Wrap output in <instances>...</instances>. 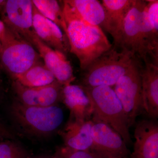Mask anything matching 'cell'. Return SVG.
I'll return each instance as SVG.
<instances>
[{
  "label": "cell",
  "mask_w": 158,
  "mask_h": 158,
  "mask_svg": "<svg viewBox=\"0 0 158 158\" xmlns=\"http://www.w3.org/2000/svg\"><path fill=\"white\" fill-rule=\"evenodd\" d=\"M3 69L2 68V67H1V65H0V73H1V72H2V71H3ZM1 79H0V90H1Z\"/></svg>",
  "instance_id": "484cf974"
},
{
  "label": "cell",
  "mask_w": 158,
  "mask_h": 158,
  "mask_svg": "<svg viewBox=\"0 0 158 158\" xmlns=\"http://www.w3.org/2000/svg\"><path fill=\"white\" fill-rule=\"evenodd\" d=\"M33 6L30 0H7L0 9L2 20L7 27L31 44L36 34L33 27Z\"/></svg>",
  "instance_id": "52a82bcc"
},
{
  "label": "cell",
  "mask_w": 158,
  "mask_h": 158,
  "mask_svg": "<svg viewBox=\"0 0 158 158\" xmlns=\"http://www.w3.org/2000/svg\"><path fill=\"white\" fill-rule=\"evenodd\" d=\"M35 8L44 16L55 23L65 32L66 26L62 9L55 0H33Z\"/></svg>",
  "instance_id": "ffe728a7"
},
{
  "label": "cell",
  "mask_w": 158,
  "mask_h": 158,
  "mask_svg": "<svg viewBox=\"0 0 158 158\" xmlns=\"http://www.w3.org/2000/svg\"><path fill=\"white\" fill-rule=\"evenodd\" d=\"M15 122L25 133L33 135L47 136L58 130L64 120L62 108L57 105L48 107L33 106L18 101L10 107Z\"/></svg>",
  "instance_id": "277c9868"
},
{
  "label": "cell",
  "mask_w": 158,
  "mask_h": 158,
  "mask_svg": "<svg viewBox=\"0 0 158 158\" xmlns=\"http://www.w3.org/2000/svg\"><path fill=\"white\" fill-rule=\"evenodd\" d=\"M62 8L69 51L76 56L84 70L102 54L113 47L102 29L86 22L72 6L63 1Z\"/></svg>",
  "instance_id": "6da1fadb"
},
{
  "label": "cell",
  "mask_w": 158,
  "mask_h": 158,
  "mask_svg": "<svg viewBox=\"0 0 158 158\" xmlns=\"http://www.w3.org/2000/svg\"><path fill=\"white\" fill-rule=\"evenodd\" d=\"M92 122V144L89 152L94 157L129 158V150L118 133L101 122Z\"/></svg>",
  "instance_id": "ba28073f"
},
{
  "label": "cell",
  "mask_w": 158,
  "mask_h": 158,
  "mask_svg": "<svg viewBox=\"0 0 158 158\" xmlns=\"http://www.w3.org/2000/svg\"><path fill=\"white\" fill-rule=\"evenodd\" d=\"M13 87L23 104L33 106L48 107L57 105L62 100L63 86L56 81L52 84L36 88H28L13 82Z\"/></svg>",
  "instance_id": "8fae6325"
},
{
  "label": "cell",
  "mask_w": 158,
  "mask_h": 158,
  "mask_svg": "<svg viewBox=\"0 0 158 158\" xmlns=\"http://www.w3.org/2000/svg\"><path fill=\"white\" fill-rule=\"evenodd\" d=\"M102 2L106 12L104 29L113 37V47L118 50L125 19L135 0H102Z\"/></svg>",
  "instance_id": "4fadbf2b"
},
{
  "label": "cell",
  "mask_w": 158,
  "mask_h": 158,
  "mask_svg": "<svg viewBox=\"0 0 158 158\" xmlns=\"http://www.w3.org/2000/svg\"><path fill=\"white\" fill-rule=\"evenodd\" d=\"M141 61L135 59L132 65L114 85V90L122 105L130 127L144 112L141 84Z\"/></svg>",
  "instance_id": "8992f818"
},
{
  "label": "cell",
  "mask_w": 158,
  "mask_h": 158,
  "mask_svg": "<svg viewBox=\"0 0 158 158\" xmlns=\"http://www.w3.org/2000/svg\"><path fill=\"white\" fill-rule=\"evenodd\" d=\"M31 44L37 50L40 58L43 59L46 67L61 85L63 86L70 85L75 80L72 67L65 54L51 48L37 34L34 35Z\"/></svg>",
  "instance_id": "30bf717a"
},
{
  "label": "cell",
  "mask_w": 158,
  "mask_h": 158,
  "mask_svg": "<svg viewBox=\"0 0 158 158\" xmlns=\"http://www.w3.org/2000/svg\"><path fill=\"white\" fill-rule=\"evenodd\" d=\"M135 141L130 158H158V123L156 119L138 122L134 131Z\"/></svg>",
  "instance_id": "7c38bea8"
},
{
  "label": "cell",
  "mask_w": 158,
  "mask_h": 158,
  "mask_svg": "<svg viewBox=\"0 0 158 158\" xmlns=\"http://www.w3.org/2000/svg\"><path fill=\"white\" fill-rule=\"evenodd\" d=\"M14 80L15 81L28 88L46 86L56 81L50 71L45 65L40 62L33 65Z\"/></svg>",
  "instance_id": "d6986e66"
},
{
  "label": "cell",
  "mask_w": 158,
  "mask_h": 158,
  "mask_svg": "<svg viewBox=\"0 0 158 158\" xmlns=\"http://www.w3.org/2000/svg\"><path fill=\"white\" fill-rule=\"evenodd\" d=\"M37 158H59V153L57 152L55 155L53 156H47L39 157Z\"/></svg>",
  "instance_id": "d4e9b609"
},
{
  "label": "cell",
  "mask_w": 158,
  "mask_h": 158,
  "mask_svg": "<svg viewBox=\"0 0 158 158\" xmlns=\"http://www.w3.org/2000/svg\"><path fill=\"white\" fill-rule=\"evenodd\" d=\"M40 58L38 52L30 43L9 29L0 50V65L4 71L14 80L39 63Z\"/></svg>",
  "instance_id": "5b68a950"
},
{
  "label": "cell",
  "mask_w": 158,
  "mask_h": 158,
  "mask_svg": "<svg viewBox=\"0 0 158 158\" xmlns=\"http://www.w3.org/2000/svg\"><path fill=\"white\" fill-rule=\"evenodd\" d=\"M27 154L22 148L11 141L0 142V158H27Z\"/></svg>",
  "instance_id": "44dd1931"
},
{
  "label": "cell",
  "mask_w": 158,
  "mask_h": 158,
  "mask_svg": "<svg viewBox=\"0 0 158 158\" xmlns=\"http://www.w3.org/2000/svg\"><path fill=\"white\" fill-rule=\"evenodd\" d=\"M145 9L151 24L155 31H158V0H146Z\"/></svg>",
  "instance_id": "7402d4cb"
},
{
  "label": "cell",
  "mask_w": 158,
  "mask_h": 158,
  "mask_svg": "<svg viewBox=\"0 0 158 158\" xmlns=\"http://www.w3.org/2000/svg\"><path fill=\"white\" fill-rule=\"evenodd\" d=\"M33 23L35 33L44 43L65 55L67 53L69 46L67 37L56 24L40 14L34 4Z\"/></svg>",
  "instance_id": "5bb4252c"
},
{
  "label": "cell",
  "mask_w": 158,
  "mask_h": 158,
  "mask_svg": "<svg viewBox=\"0 0 158 158\" xmlns=\"http://www.w3.org/2000/svg\"><path fill=\"white\" fill-rule=\"evenodd\" d=\"M81 87L92 104L93 111L91 120L101 122L107 125L121 136L127 145L131 144L132 141L127 118L112 87Z\"/></svg>",
  "instance_id": "7a4b0ae2"
},
{
  "label": "cell",
  "mask_w": 158,
  "mask_h": 158,
  "mask_svg": "<svg viewBox=\"0 0 158 158\" xmlns=\"http://www.w3.org/2000/svg\"><path fill=\"white\" fill-rule=\"evenodd\" d=\"M9 31V28L7 27L2 21L0 20V50L7 37Z\"/></svg>",
  "instance_id": "cb8c5ba5"
},
{
  "label": "cell",
  "mask_w": 158,
  "mask_h": 158,
  "mask_svg": "<svg viewBox=\"0 0 158 158\" xmlns=\"http://www.w3.org/2000/svg\"><path fill=\"white\" fill-rule=\"evenodd\" d=\"M58 152L59 158H95L89 151L75 150L65 146Z\"/></svg>",
  "instance_id": "603a6c76"
},
{
  "label": "cell",
  "mask_w": 158,
  "mask_h": 158,
  "mask_svg": "<svg viewBox=\"0 0 158 158\" xmlns=\"http://www.w3.org/2000/svg\"><path fill=\"white\" fill-rule=\"evenodd\" d=\"M62 101L70 112V118L89 120L92 117V104L90 99L80 85L63 86Z\"/></svg>",
  "instance_id": "e0dca14e"
},
{
  "label": "cell",
  "mask_w": 158,
  "mask_h": 158,
  "mask_svg": "<svg viewBox=\"0 0 158 158\" xmlns=\"http://www.w3.org/2000/svg\"><path fill=\"white\" fill-rule=\"evenodd\" d=\"M132 55L112 48L98 57L83 70L81 86H114L132 65Z\"/></svg>",
  "instance_id": "3957f363"
},
{
  "label": "cell",
  "mask_w": 158,
  "mask_h": 158,
  "mask_svg": "<svg viewBox=\"0 0 158 158\" xmlns=\"http://www.w3.org/2000/svg\"><path fill=\"white\" fill-rule=\"evenodd\" d=\"M144 112L152 119L158 117V64L144 63L141 69Z\"/></svg>",
  "instance_id": "2e32d148"
},
{
  "label": "cell",
  "mask_w": 158,
  "mask_h": 158,
  "mask_svg": "<svg viewBox=\"0 0 158 158\" xmlns=\"http://www.w3.org/2000/svg\"><path fill=\"white\" fill-rule=\"evenodd\" d=\"M92 124L91 119L81 120L69 118L60 132L65 146L75 150L89 151L92 144Z\"/></svg>",
  "instance_id": "9a60e30c"
},
{
  "label": "cell",
  "mask_w": 158,
  "mask_h": 158,
  "mask_svg": "<svg viewBox=\"0 0 158 158\" xmlns=\"http://www.w3.org/2000/svg\"><path fill=\"white\" fill-rule=\"evenodd\" d=\"M146 0H135L134 4L125 19L119 50L129 53L134 58L144 62L145 56L140 33L141 13Z\"/></svg>",
  "instance_id": "9c48e42d"
},
{
  "label": "cell",
  "mask_w": 158,
  "mask_h": 158,
  "mask_svg": "<svg viewBox=\"0 0 158 158\" xmlns=\"http://www.w3.org/2000/svg\"><path fill=\"white\" fill-rule=\"evenodd\" d=\"M86 22L102 28L106 12L102 3L97 0H66Z\"/></svg>",
  "instance_id": "ac0fdd59"
}]
</instances>
